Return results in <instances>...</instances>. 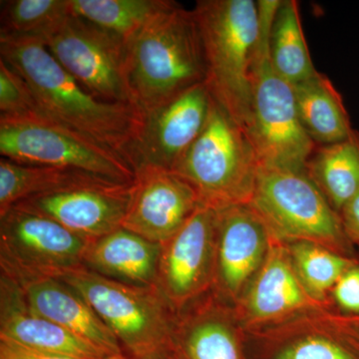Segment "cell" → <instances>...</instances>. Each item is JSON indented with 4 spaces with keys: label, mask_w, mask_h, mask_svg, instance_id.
<instances>
[{
    "label": "cell",
    "mask_w": 359,
    "mask_h": 359,
    "mask_svg": "<svg viewBox=\"0 0 359 359\" xmlns=\"http://www.w3.org/2000/svg\"><path fill=\"white\" fill-rule=\"evenodd\" d=\"M0 56L25 79L42 114L114 151L133 167L134 146L145 122L136 106L91 95L39 37L0 35Z\"/></svg>",
    "instance_id": "cell-1"
},
{
    "label": "cell",
    "mask_w": 359,
    "mask_h": 359,
    "mask_svg": "<svg viewBox=\"0 0 359 359\" xmlns=\"http://www.w3.org/2000/svg\"><path fill=\"white\" fill-rule=\"evenodd\" d=\"M132 102L147 115L205 83L202 39L193 11L178 2L154 16L126 44Z\"/></svg>",
    "instance_id": "cell-2"
},
{
    "label": "cell",
    "mask_w": 359,
    "mask_h": 359,
    "mask_svg": "<svg viewBox=\"0 0 359 359\" xmlns=\"http://www.w3.org/2000/svg\"><path fill=\"white\" fill-rule=\"evenodd\" d=\"M210 93L247 134L252 115V72L259 35L254 0H199L193 9Z\"/></svg>",
    "instance_id": "cell-3"
},
{
    "label": "cell",
    "mask_w": 359,
    "mask_h": 359,
    "mask_svg": "<svg viewBox=\"0 0 359 359\" xmlns=\"http://www.w3.org/2000/svg\"><path fill=\"white\" fill-rule=\"evenodd\" d=\"M282 0H259V35L252 63V115L247 135L261 169L306 172L316 149L299 120L294 86L276 72L269 54L271 26Z\"/></svg>",
    "instance_id": "cell-4"
},
{
    "label": "cell",
    "mask_w": 359,
    "mask_h": 359,
    "mask_svg": "<svg viewBox=\"0 0 359 359\" xmlns=\"http://www.w3.org/2000/svg\"><path fill=\"white\" fill-rule=\"evenodd\" d=\"M88 302L133 359L171 358L178 313L157 287H135L81 268L55 276Z\"/></svg>",
    "instance_id": "cell-5"
},
{
    "label": "cell",
    "mask_w": 359,
    "mask_h": 359,
    "mask_svg": "<svg viewBox=\"0 0 359 359\" xmlns=\"http://www.w3.org/2000/svg\"><path fill=\"white\" fill-rule=\"evenodd\" d=\"M259 171L244 129L214 100L205 128L173 173L195 189L201 204L221 210L249 204Z\"/></svg>",
    "instance_id": "cell-6"
},
{
    "label": "cell",
    "mask_w": 359,
    "mask_h": 359,
    "mask_svg": "<svg viewBox=\"0 0 359 359\" xmlns=\"http://www.w3.org/2000/svg\"><path fill=\"white\" fill-rule=\"evenodd\" d=\"M248 205L273 235L327 245L351 257V240L339 212L306 172L261 169Z\"/></svg>",
    "instance_id": "cell-7"
},
{
    "label": "cell",
    "mask_w": 359,
    "mask_h": 359,
    "mask_svg": "<svg viewBox=\"0 0 359 359\" xmlns=\"http://www.w3.org/2000/svg\"><path fill=\"white\" fill-rule=\"evenodd\" d=\"M0 154L21 164L63 168L133 183L136 172L122 156L66 128L39 109L0 117Z\"/></svg>",
    "instance_id": "cell-8"
},
{
    "label": "cell",
    "mask_w": 359,
    "mask_h": 359,
    "mask_svg": "<svg viewBox=\"0 0 359 359\" xmlns=\"http://www.w3.org/2000/svg\"><path fill=\"white\" fill-rule=\"evenodd\" d=\"M43 40L59 65L91 95L105 102L134 105L122 39L71 14Z\"/></svg>",
    "instance_id": "cell-9"
},
{
    "label": "cell",
    "mask_w": 359,
    "mask_h": 359,
    "mask_svg": "<svg viewBox=\"0 0 359 359\" xmlns=\"http://www.w3.org/2000/svg\"><path fill=\"white\" fill-rule=\"evenodd\" d=\"M92 238L48 217L14 205L0 216V264L55 276L83 266Z\"/></svg>",
    "instance_id": "cell-10"
},
{
    "label": "cell",
    "mask_w": 359,
    "mask_h": 359,
    "mask_svg": "<svg viewBox=\"0 0 359 359\" xmlns=\"http://www.w3.org/2000/svg\"><path fill=\"white\" fill-rule=\"evenodd\" d=\"M218 211L201 205L162 245L156 287L177 313L214 283Z\"/></svg>",
    "instance_id": "cell-11"
},
{
    "label": "cell",
    "mask_w": 359,
    "mask_h": 359,
    "mask_svg": "<svg viewBox=\"0 0 359 359\" xmlns=\"http://www.w3.org/2000/svg\"><path fill=\"white\" fill-rule=\"evenodd\" d=\"M212 103L207 86L201 83L145 115L132 155L135 172L142 167L173 172L202 133Z\"/></svg>",
    "instance_id": "cell-12"
},
{
    "label": "cell",
    "mask_w": 359,
    "mask_h": 359,
    "mask_svg": "<svg viewBox=\"0 0 359 359\" xmlns=\"http://www.w3.org/2000/svg\"><path fill=\"white\" fill-rule=\"evenodd\" d=\"M201 205L195 189L178 175L159 168H139L122 226L163 245Z\"/></svg>",
    "instance_id": "cell-13"
},
{
    "label": "cell",
    "mask_w": 359,
    "mask_h": 359,
    "mask_svg": "<svg viewBox=\"0 0 359 359\" xmlns=\"http://www.w3.org/2000/svg\"><path fill=\"white\" fill-rule=\"evenodd\" d=\"M132 187L133 183L104 182L33 196L15 205L48 217L94 240L121 228Z\"/></svg>",
    "instance_id": "cell-14"
},
{
    "label": "cell",
    "mask_w": 359,
    "mask_h": 359,
    "mask_svg": "<svg viewBox=\"0 0 359 359\" xmlns=\"http://www.w3.org/2000/svg\"><path fill=\"white\" fill-rule=\"evenodd\" d=\"M0 339L34 353L100 359L114 355L32 308L18 282L0 271Z\"/></svg>",
    "instance_id": "cell-15"
},
{
    "label": "cell",
    "mask_w": 359,
    "mask_h": 359,
    "mask_svg": "<svg viewBox=\"0 0 359 359\" xmlns=\"http://www.w3.org/2000/svg\"><path fill=\"white\" fill-rule=\"evenodd\" d=\"M13 278L37 313L111 354L124 353L121 344L88 302L65 280L0 264Z\"/></svg>",
    "instance_id": "cell-16"
},
{
    "label": "cell",
    "mask_w": 359,
    "mask_h": 359,
    "mask_svg": "<svg viewBox=\"0 0 359 359\" xmlns=\"http://www.w3.org/2000/svg\"><path fill=\"white\" fill-rule=\"evenodd\" d=\"M215 280L224 294H240L266 257L268 226L249 205L217 210Z\"/></svg>",
    "instance_id": "cell-17"
},
{
    "label": "cell",
    "mask_w": 359,
    "mask_h": 359,
    "mask_svg": "<svg viewBox=\"0 0 359 359\" xmlns=\"http://www.w3.org/2000/svg\"><path fill=\"white\" fill-rule=\"evenodd\" d=\"M162 245L121 228L94 238L83 266L93 273L135 287H156Z\"/></svg>",
    "instance_id": "cell-18"
},
{
    "label": "cell",
    "mask_w": 359,
    "mask_h": 359,
    "mask_svg": "<svg viewBox=\"0 0 359 359\" xmlns=\"http://www.w3.org/2000/svg\"><path fill=\"white\" fill-rule=\"evenodd\" d=\"M224 313L211 304L191 316H177L172 359H247Z\"/></svg>",
    "instance_id": "cell-19"
},
{
    "label": "cell",
    "mask_w": 359,
    "mask_h": 359,
    "mask_svg": "<svg viewBox=\"0 0 359 359\" xmlns=\"http://www.w3.org/2000/svg\"><path fill=\"white\" fill-rule=\"evenodd\" d=\"M289 257L273 249L266 257L248 297L252 318L259 321L276 320L313 304Z\"/></svg>",
    "instance_id": "cell-20"
},
{
    "label": "cell",
    "mask_w": 359,
    "mask_h": 359,
    "mask_svg": "<svg viewBox=\"0 0 359 359\" xmlns=\"http://www.w3.org/2000/svg\"><path fill=\"white\" fill-rule=\"evenodd\" d=\"M292 86L299 120L314 143L330 145L353 133L341 94L327 75L318 72Z\"/></svg>",
    "instance_id": "cell-21"
},
{
    "label": "cell",
    "mask_w": 359,
    "mask_h": 359,
    "mask_svg": "<svg viewBox=\"0 0 359 359\" xmlns=\"http://www.w3.org/2000/svg\"><path fill=\"white\" fill-rule=\"evenodd\" d=\"M104 182H117L98 175L63 168L21 164L0 160V216L33 196ZM121 183V182H119Z\"/></svg>",
    "instance_id": "cell-22"
},
{
    "label": "cell",
    "mask_w": 359,
    "mask_h": 359,
    "mask_svg": "<svg viewBox=\"0 0 359 359\" xmlns=\"http://www.w3.org/2000/svg\"><path fill=\"white\" fill-rule=\"evenodd\" d=\"M306 173L335 211H341L359 194V132L344 141L316 149Z\"/></svg>",
    "instance_id": "cell-23"
},
{
    "label": "cell",
    "mask_w": 359,
    "mask_h": 359,
    "mask_svg": "<svg viewBox=\"0 0 359 359\" xmlns=\"http://www.w3.org/2000/svg\"><path fill=\"white\" fill-rule=\"evenodd\" d=\"M269 54L276 72L292 85L306 81L318 72L304 39L297 0L280 2L271 26Z\"/></svg>",
    "instance_id": "cell-24"
},
{
    "label": "cell",
    "mask_w": 359,
    "mask_h": 359,
    "mask_svg": "<svg viewBox=\"0 0 359 359\" xmlns=\"http://www.w3.org/2000/svg\"><path fill=\"white\" fill-rule=\"evenodd\" d=\"M73 16L102 28L128 43L171 0H69Z\"/></svg>",
    "instance_id": "cell-25"
},
{
    "label": "cell",
    "mask_w": 359,
    "mask_h": 359,
    "mask_svg": "<svg viewBox=\"0 0 359 359\" xmlns=\"http://www.w3.org/2000/svg\"><path fill=\"white\" fill-rule=\"evenodd\" d=\"M70 15L69 0L2 1L0 35L44 39Z\"/></svg>",
    "instance_id": "cell-26"
},
{
    "label": "cell",
    "mask_w": 359,
    "mask_h": 359,
    "mask_svg": "<svg viewBox=\"0 0 359 359\" xmlns=\"http://www.w3.org/2000/svg\"><path fill=\"white\" fill-rule=\"evenodd\" d=\"M292 257L299 280L314 299L334 289L340 276L358 263L351 257L309 242L295 243Z\"/></svg>",
    "instance_id": "cell-27"
},
{
    "label": "cell",
    "mask_w": 359,
    "mask_h": 359,
    "mask_svg": "<svg viewBox=\"0 0 359 359\" xmlns=\"http://www.w3.org/2000/svg\"><path fill=\"white\" fill-rule=\"evenodd\" d=\"M266 359H359V323L339 334H311L283 342L266 353Z\"/></svg>",
    "instance_id": "cell-28"
},
{
    "label": "cell",
    "mask_w": 359,
    "mask_h": 359,
    "mask_svg": "<svg viewBox=\"0 0 359 359\" xmlns=\"http://www.w3.org/2000/svg\"><path fill=\"white\" fill-rule=\"evenodd\" d=\"M36 110L25 79L0 59V117H18Z\"/></svg>",
    "instance_id": "cell-29"
},
{
    "label": "cell",
    "mask_w": 359,
    "mask_h": 359,
    "mask_svg": "<svg viewBox=\"0 0 359 359\" xmlns=\"http://www.w3.org/2000/svg\"><path fill=\"white\" fill-rule=\"evenodd\" d=\"M334 297L340 309L359 316V264L355 263L344 273L334 285Z\"/></svg>",
    "instance_id": "cell-30"
},
{
    "label": "cell",
    "mask_w": 359,
    "mask_h": 359,
    "mask_svg": "<svg viewBox=\"0 0 359 359\" xmlns=\"http://www.w3.org/2000/svg\"><path fill=\"white\" fill-rule=\"evenodd\" d=\"M0 359H83L70 358V356L52 355V354H44L34 353L28 351L13 342L6 341L0 339ZM100 359H133L127 355L126 353L114 354L107 358Z\"/></svg>",
    "instance_id": "cell-31"
},
{
    "label": "cell",
    "mask_w": 359,
    "mask_h": 359,
    "mask_svg": "<svg viewBox=\"0 0 359 359\" xmlns=\"http://www.w3.org/2000/svg\"><path fill=\"white\" fill-rule=\"evenodd\" d=\"M339 215L347 237L359 245V194L342 208Z\"/></svg>",
    "instance_id": "cell-32"
},
{
    "label": "cell",
    "mask_w": 359,
    "mask_h": 359,
    "mask_svg": "<svg viewBox=\"0 0 359 359\" xmlns=\"http://www.w3.org/2000/svg\"><path fill=\"white\" fill-rule=\"evenodd\" d=\"M356 318H358V323H359V316H356Z\"/></svg>",
    "instance_id": "cell-33"
},
{
    "label": "cell",
    "mask_w": 359,
    "mask_h": 359,
    "mask_svg": "<svg viewBox=\"0 0 359 359\" xmlns=\"http://www.w3.org/2000/svg\"><path fill=\"white\" fill-rule=\"evenodd\" d=\"M164 359H172V358H164Z\"/></svg>",
    "instance_id": "cell-34"
}]
</instances>
